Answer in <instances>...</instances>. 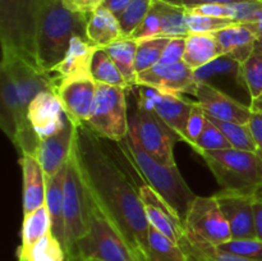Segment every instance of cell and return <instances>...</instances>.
<instances>
[{
  "mask_svg": "<svg viewBox=\"0 0 262 261\" xmlns=\"http://www.w3.org/2000/svg\"><path fill=\"white\" fill-rule=\"evenodd\" d=\"M73 125V153L92 201L119 230L138 258L147 261L150 224L138 186L129 178L104 138L86 123Z\"/></svg>",
  "mask_w": 262,
  "mask_h": 261,
  "instance_id": "cell-1",
  "label": "cell"
},
{
  "mask_svg": "<svg viewBox=\"0 0 262 261\" xmlns=\"http://www.w3.org/2000/svg\"><path fill=\"white\" fill-rule=\"evenodd\" d=\"M89 17L67 9L63 0L41 2L36 30V60L43 72L49 73L63 60L74 36L86 37Z\"/></svg>",
  "mask_w": 262,
  "mask_h": 261,
  "instance_id": "cell-2",
  "label": "cell"
},
{
  "mask_svg": "<svg viewBox=\"0 0 262 261\" xmlns=\"http://www.w3.org/2000/svg\"><path fill=\"white\" fill-rule=\"evenodd\" d=\"M118 147L143 183L155 189L184 220L189 205L196 194L192 192L177 165H166L151 156L129 129L127 137L119 141Z\"/></svg>",
  "mask_w": 262,
  "mask_h": 261,
  "instance_id": "cell-3",
  "label": "cell"
},
{
  "mask_svg": "<svg viewBox=\"0 0 262 261\" xmlns=\"http://www.w3.org/2000/svg\"><path fill=\"white\" fill-rule=\"evenodd\" d=\"M42 0H0L3 54H14L37 66L36 30Z\"/></svg>",
  "mask_w": 262,
  "mask_h": 261,
  "instance_id": "cell-4",
  "label": "cell"
},
{
  "mask_svg": "<svg viewBox=\"0 0 262 261\" xmlns=\"http://www.w3.org/2000/svg\"><path fill=\"white\" fill-rule=\"evenodd\" d=\"M200 155L222 189L255 194L262 189V158L257 153L225 148Z\"/></svg>",
  "mask_w": 262,
  "mask_h": 261,
  "instance_id": "cell-5",
  "label": "cell"
},
{
  "mask_svg": "<svg viewBox=\"0 0 262 261\" xmlns=\"http://www.w3.org/2000/svg\"><path fill=\"white\" fill-rule=\"evenodd\" d=\"M94 215V201L82 179L72 146L64 182V248L68 257L76 255L79 241L89 233Z\"/></svg>",
  "mask_w": 262,
  "mask_h": 261,
  "instance_id": "cell-6",
  "label": "cell"
},
{
  "mask_svg": "<svg viewBox=\"0 0 262 261\" xmlns=\"http://www.w3.org/2000/svg\"><path fill=\"white\" fill-rule=\"evenodd\" d=\"M127 92L123 87L96 83V96L86 124L104 140L119 142L129 133Z\"/></svg>",
  "mask_w": 262,
  "mask_h": 261,
  "instance_id": "cell-7",
  "label": "cell"
},
{
  "mask_svg": "<svg viewBox=\"0 0 262 261\" xmlns=\"http://www.w3.org/2000/svg\"><path fill=\"white\" fill-rule=\"evenodd\" d=\"M73 257L96 261H141L119 230L95 204L91 227L79 241Z\"/></svg>",
  "mask_w": 262,
  "mask_h": 261,
  "instance_id": "cell-8",
  "label": "cell"
},
{
  "mask_svg": "<svg viewBox=\"0 0 262 261\" xmlns=\"http://www.w3.org/2000/svg\"><path fill=\"white\" fill-rule=\"evenodd\" d=\"M129 129L135 133L141 146L156 160L166 165H177L174 143L181 140L159 115L137 105L129 118Z\"/></svg>",
  "mask_w": 262,
  "mask_h": 261,
  "instance_id": "cell-9",
  "label": "cell"
},
{
  "mask_svg": "<svg viewBox=\"0 0 262 261\" xmlns=\"http://www.w3.org/2000/svg\"><path fill=\"white\" fill-rule=\"evenodd\" d=\"M184 227L214 246L233 238L230 225L214 196H196L184 216Z\"/></svg>",
  "mask_w": 262,
  "mask_h": 261,
  "instance_id": "cell-10",
  "label": "cell"
},
{
  "mask_svg": "<svg viewBox=\"0 0 262 261\" xmlns=\"http://www.w3.org/2000/svg\"><path fill=\"white\" fill-rule=\"evenodd\" d=\"M137 105L146 107L161 118L184 142L186 125L193 101H188L178 92L159 90L152 86H136Z\"/></svg>",
  "mask_w": 262,
  "mask_h": 261,
  "instance_id": "cell-11",
  "label": "cell"
},
{
  "mask_svg": "<svg viewBox=\"0 0 262 261\" xmlns=\"http://www.w3.org/2000/svg\"><path fill=\"white\" fill-rule=\"evenodd\" d=\"M138 193L148 224L173 240L174 242L183 246L186 242V227L181 215L148 184H140Z\"/></svg>",
  "mask_w": 262,
  "mask_h": 261,
  "instance_id": "cell-12",
  "label": "cell"
},
{
  "mask_svg": "<svg viewBox=\"0 0 262 261\" xmlns=\"http://www.w3.org/2000/svg\"><path fill=\"white\" fill-rule=\"evenodd\" d=\"M55 94L60 100L67 118L73 124L89 122L96 96V82L92 76L59 82Z\"/></svg>",
  "mask_w": 262,
  "mask_h": 261,
  "instance_id": "cell-13",
  "label": "cell"
},
{
  "mask_svg": "<svg viewBox=\"0 0 262 261\" xmlns=\"http://www.w3.org/2000/svg\"><path fill=\"white\" fill-rule=\"evenodd\" d=\"M152 86L159 90L178 92V94H196L200 81L194 71L184 61L174 64H156L148 71L137 74L136 86Z\"/></svg>",
  "mask_w": 262,
  "mask_h": 261,
  "instance_id": "cell-14",
  "label": "cell"
},
{
  "mask_svg": "<svg viewBox=\"0 0 262 261\" xmlns=\"http://www.w3.org/2000/svg\"><path fill=\"white\" fill-rule=\"evenodd\" d=\"M194 97L205 113L215 119L248 124L253 113L251 106L233 99L209 82H200Z\"/></svg>",
  "mask_w": 262,
  "mask_h": 261,
  "instance_id": "cell-15",
  "label": "cell"
},
{
  "mask_svg": "<svg viewBox=\"0 0 262 261\" xmlns=\"http://www.w3.org/2000/svg\"><path fill=\"white\" fill-rule=\"evenodd\" d=\"M27 119L40 140L59 133L68 122L60 100L54 91L40 92L31 101Z\"/></svg>",
  "mask_w": 262,
  "mask_h": 261,
  "instance_id": "cell-16",
  "label": "cell"
},
{
  "mask_svg": "<svg viewBox=\"0 0 262 261\" xmlns=\"http://www.w3.org/2000/svg\"><path fill=\"white\" fill-rule=\"evenodd\" d=\"M212 196L219 202L223 214L230 225L233 238H255L253 194L222 189Z\"/></svg>",
  "mask_w": 262,
  "mask_h": 261,
  "instance_id": "cell-17",
  "label": "cell"
},
{
  "mask_svg": "<svg viewBox=\"0 0 262 261\" xmlns=\"http://www.w3.org/2000/svg\"><path fill=\"white\" fill-rule=\"evenodd\" d=\"M96 49L97 46L90 42L86 37L74 36L63 60L53 71L49 72L55 82V86L66 79L91 76L92 58Z\"/></svg>",
  "mask_w": 262,
  "mask_h": 261,
  "instance_id": "cell-18",
  "label": "cell"
},
{
  "mask_svg": "<svg viewBox=\"0 0 262 261\" xmlns=\"http://www.w3.org/2000/svg\"><path fill=\"white\" fill-rule=\"evenodd\" d=\"M74 138V125L68 119L66 127L56 135L41 140L36 159L40 161L45 178L55 176L68 161Z\"/></svg>",
  "mask_w": 262,
  "mask_h": 261,
  "instance_id": "cell-19",
  "label": "cell"
},
{
  "mask_svg": "<svg viewBox=\"0 0 262 261\" xmlns=\"http://www.w3.org/2000/svg\"><path fill=\"white\" fill-rule=\"evenodd\" d=\"M23 177V216L45 205L46 178L40 161L32 155H20Z\"/></svg>",
  "mask_w": 262,
  "mask_h": 261,
  "instance_id": "cell-20",
  "label": "cell"
},
{
  "mask_svg": "<svg viewBox=\"0 0 262 261\" xmlns=\"http://www.w3.org/2000/svg\"><path fill=\"white\" fill-rule=\"evenodd\" d=\"M212 35L216 38L223 55H228L239 64L252 55L257 42L256 35L246 23H235Z\"/></svg>",
  "mask_w": 262,
  "mask_h": 261,
  "instance_id": "cell-21",
  "label": "cell"
},
{
  "mask_svg": "<svg viewBox=\"0 0 262 261\" xmlns=\"http://www.w3.org/2000/svg\"><path fill=\"white\" fill-rule=\"evenodd\" d=\"M86 37L97 48H106L110 44L124 38V35L118 17L105 7H101L89 17Z\"/></svg>",
  "mask_w": 262,
  "mask_h": 261,
  "instance_id": "cell-22",
  "label": "cell"
},
{
  "mask_svg": "<svg viewBox=\"0 0 262 261\" xmlns=\"http://www.w3.org/2000/svg\"><path fill=\"white\" fill-rule=\"evenodd\" d=\"M67 164L51 178L46 179V199L45 204L48 206L50 215L51 233L63 243L66 240V229H64V182H66Z\"/></svg>",
  "mask_w": 262,
  "mask_h": 261,
  "instance_id": "cell-23",
  "label": "cell"
},
{
  "mask_svg": "<svg viewBox=\"0 0 262 261\" xmlns=\"http://www.w3.org/2000/svg\"><path fill=\"white\" fill-rule=\"evenodd\" d=\"M223 55L212 33H189L186 37L183 61L193 71L202 68Z\"/></svg>",
  "mask_w": 262,
  "mask_h": 261,
  "instance_id": "cell-24",
  "label": "cell"
},
{
  "mask_svg": "<svg viewBox=\"0 0 262 261\" xmlns=\"http://www.w3.org/2000/svg\"><path fill=\"white\" fill-rule=\"evenodd\" d=\"M51 230L50 215H49L48 206L42 205L38 209L31 214L23 216L22 232H20V242L19 247L17 250V257H27L30 258L31 251L33 246L41 240L45 234H48Z\"/></svg>",
  "mask_w": 262,
  "mask_h": 261,
  "instance_id": "cell-25",
  "label": "cell"
},
{
  "mask_svg": "<svg viewBox=\"0 0 262 261\" xmlns=\"http://www.w3.org/2000/svg\"><path fill=\"white\" fill-rule=\"evenodd\" d=\"M115 66L123 74L130 89L136 87L137 72H136V53L137 41L130 37H124L104 48Z\"/></svg>",
  "mask_w": 262,
  "mask_h": 261,
  "instance_id": "cell-26",
  "label": "cell"
},
{
  "mask_svg": "<svg viewBox=\"0 0 262 261\" xmlns=\"http://www.w3.org/2000/svg\"><path fill=\"white\" fill-rule=\"evenodd\" d=\"M147 261H189V253L184 246L174 242L150 225Z\"/></svg>",
  "mask_w": 262,
  "mask_h": 261,
  "instance_id": "cell-27",
  "label": "cell"
},
{
  "mask_svg": "<svg viewBox=\"0 0 262 261\" xmlns=\"http://www.w3.org/2000/svg\"><path fill=\"white\" fill-rule=\"evenodd\" d=\"M183 246L187 250V252L192 257L196 258L197 261H260L220 250L219 247L211 245L207 241L202 240L201 237L194 234L193 232L187 229L186 242H184Z\"/></svg>",
  "mask_w": 262,
  "mask_h": 261,
  "instance_id": "cell-28",
  "label": "cell"
},
{
  "mask_svg": "<svg viewBox=\"0 0 262 261\" xmlns=\"http://www.w3.org/2000/svg\"><path fill=\"white\" fill-rule=\"evenodd\" d=\"M91 76L96 83L123 87L127 91L132 90L104 48H97L95 51L91 64Z\"/></svg>",
  "mask_w": 262,
  "mask_h": 261,
  "instance_id": "cell-29",
  "label": "cell"
},
{
  "mask_svg": "<svg viewBox=\"0 0 262 261\" xmlns=\"http://www.w3.org/2000/svg\"><path fill=\"white\" fill-rule=\"evenodd\" d=\"M161 15L160 37H187L189 28L187 25V12L184 7L168 4L155 0Z\"/></svg>",
  "mask_w": 262,
  "mask_h": 261,
  "instance_id": "cell-30",
  "label": "cell"
},
{
  "mask_svg": "<svg viewBox=\"0 0 262 261\" xmlns=\"http://www.w3.org/2000/svg\"><path fill=\"white\" fill-rule=\"evenodd\" d=\"M237 81L247 90L251 100L262 95V53L255 50L245 63L241 64Z\"/></svg>",
  "mask_w": 262,
  "mask_h": 261,
  "instance_id": "cell-31",
  "label": "cell"
},
{
  "mask_svg": "<svg viewBox=\"0 0 262 261\" xmlns=\"http://www.w3.org/2000/svg\"><path fill=\"white\" fill-rule=\"evenodd\" d=\"M168 41V37H154L137 41V53H136L137 74L148 71L154 66L160 63Z\"/></svg>",
  "mask_w": 262,
  "mask_h": 261,
  "instance_id": "cell-32",
  "label": "cell"
},
{
  "mask_svg": "<svg viewBox=\"0 0 262 261\" xmlns=\"http://www.w3.org/2000/svg\"><path fill=\"white\" fill-rule=\"evenodd\" d=\"M207 118L220 128V130L224 133L225 137L230 142V145L233 146V148L251 151V153H257V146H256L255 140H253L250 125L238 124V123L227 122V120H219L209 117V115H207Z\"/></svg>",
  "mask_w": 262,
  "mask_h": 261,
  "instance_id": "cell-33",
  "label": "cell"
},
{
  "mask_svg": "<svg viewBox=\"0 0 262 261\" xmlns=\"http://www.w3.org/2000/svg\"><path fill=\"white\" fill-rule=\"evenodd\" d=\"M155 0H132L124 12L118 18L122 27L124 37H130L132 33L140 27L141 23L145 20Z\"/></svg>",
  "mask_w": 262,
  "mask_h": 261,
  "instance_id": "cell-34",
  "label": "cell"
},
{
  "mask_svg": "<svg viewBox=\"0 0 262 261\" xmlns=\"http://www.w3.org/2000/svg\"><path fill=\"white\" fill-rule=\"evenodd\" d=\"M68 255L63 243L50 232L43 235L31 251V261H66Z\"/></svg>",
  "mask_w": 262,
  "mask_h": 261,
  "instance_id": "cell-35",
  "label": "cell"
},
{
  "mask_svg": "<svg viewBox=\"0 0 262 261\" xmlns=\"http://www.w3.org/2000/svg\"><path fill=\"white\" fill-rule=\"evenodd\" d=\"M192 148L200 155L204 151L225 150V148H233V146L230 145L224 133L220 130V128L214 124L206 115V124L204 130Z\"/></svg>",
  "mask_w": 262,
  "mask_h": 261,
  "instance_id": "cell-36",
  "label": "cell"
},
{
  "mask_svg": "<svg viewBox=\"0 0 262 261\" xmlns=\"http://www.w3.org/2000/svg\"><path fill=\"white\" fill-rule=\"evenodd\" d=\"M220 250L262 261V240L260 238H232L223 245L216 246Z\"/></svg>",
  "mask_w": 262,
  "mask_h": 261,
  "instance_id": "cell-37",
  "label": "cell"
},
{
  "mask_svg": "<svg viewBox=\"0 0 262 261\" xmlns=\"http://www.w3.org/2000/svg\"><path fill=\"white\" fill-rule=\"evenodd\" d=\"M235 23L237 22L232 19L192 14V13L187 12V25H188L189 33H214L220 30H224L229 26L235 25Z\"/></svg>",
  "mask_w": 262,
  "mask_h": 261,
  "instance_id": "cell-38",
  "label": "cell"
},
{
  "mask_svg": "<svg viewBox=\"0 0 262 261\" xmlns=\"http://www.w3.org/2000/svg\"><path fill=\"white\" fill-rule=\"evenodd\" d=\"M241 64L235 61L234 59L229 58L228 55H222L217 59H215L211 63L206 64L202 68L194 71L197 79L200 82H207V79L216 74H229L234 73L238 76V71H239Z\"/></svg>",
  "mask_w": 262,
  "mask_h": 261,
  "instance_id": "cell-39",
  "label": "cell"
},
{
  "mask_svg": "<svg viewBox=\"0 0 262 261\" xmlns=\"http://www.w3.org/2000/svg\"><path fill=\"white\" fill-rule=\"evenodd\" d=\"M205 124H206V113H205V110L202 109L199 102L193 101L188 120H187L184 142L188 143L191 147H193V145L201 136L202 130H204Z\"/></svg>",
  "mask_w": 262,
  "mask_h": 261,
  "instance_id": "cell-40",
  "label": "cell"
},
{
  "mask_svg": "<svg viewBox=\"0 0 262 261\" xmlns=\"http://www.w3.org/2000/svg\"><path fill=\"white\" fill-rule=\"evenodd\" d=\"M161 35V15L160 10H159L156 2L154 3L152 9L147 14L140 27L132 33L130 38L136 41L146 40V38H154V37H160Z\"/></svg>",
  "mask_w": 262,
  "mask_h": 261,
  "instance_id": "cell-41",
  "label": "cell"
},
{
  "mask_svg": "<svg viewBox=\"0 0 262 261\" xmlns=\"http://www.w3.org/2000/svg\"><path fill=\"white\" fill-rule=\"evenodd\" d=\"M186 10L192 14L225 18V19H232L237 22V12H235L234 4H202L197 5V7L187 8Z\"/></svg>",
  "mask_w": 262,
  "mask_h": 261,
  "instance_id": "cell-42",
  "label": "cell"
},
{
  "mask_svg": "<svg viewBox=\"0 0 262 261\" xmlns=\"http://www.w3.org/2000/svg\"><path fill=\"white\" fill-rule=\"evenodd\" d=\"M184 51H186V37L169 38L160 59V64H174L183 61Z\"/></svg>",
  "mask_w": 262,
  "mask_h": 261,
  "instance_id": "cell-43",
  "label": "cell"
},
{
  "mask_svg": "<svg viewBox=\"0 0 262 261\" xmlns=\"http://www.w3.org/2000/svg\"><path fill=\"white\" fill-rule=\"evenodd\" d=\"M105 0H63V4L67 9L79 14L91 15L99 8L104 5Z\"/></svg>",
  "mask_w": 262,
  "mask_h": 261,
  "instance_id": "cell-44",
  "label": "cell"
},
{
  "mask_svg": "<svg viewBox=\"0 0 262 261\" xmlns=\"http://www.w3.org/2000/svg\"><path fill=\"white\" fill-rule=\"evenodd\" d=\"M250 129L252 132L253 140L257 146V154L262 158V114L261 113L253 112L251 119L248 122Z\"/></svg>",
  "mask_w": 262,
  "mask_h": 261,
  "instance_id": "cell-45",
  "label": "cell"
},
{
  "mask_svg": "<svg viewBox=\"0 0 262 261\" xmlns=\"http://www.w3.org/2000/svg\"><path fill=\"white\" fill-rule=\"evenodd\" d=\"M253 219H255L256 237L262 240V189L253 194Z\"/></svg>",
  "mask_w": 262,
  "mask_h": 261,
  "instance_id": "cell-46",
  "label": "cell"
},
{
  "mask_svg": "<svg viewBox=\"0 0 262 261\" xmlns=\"http://www.w3.org/2000/svg\"><path fill=\"white\" fill-rule=\"evenodd\" d=\"M130 2H132V0H105V3L102 7H105L106 9H109L110 12L115 15V17L119 18L120 14L124 12L125 8L129 5Z\"/></svg>",
  "mask_w": 262,
  "mask_h": 261,
  "instance_id": "cell-47",
  "label": "cell"
},
{
  "mask_svg": "<svg viewBox=\"0 0 262 261\" xmlns=\"http://www.w3.org/2000/svg\"><path fill=\"white\" fill-rule=\"evenodd\" d=\"M247 2V0H182V7L192 8L202 4H235V3Z\"/></svg>",
  "mask_w": 262,
  "mask_h": 261,
  "instance_id": "cell-48",
  "label": "cell"
},
{
  "mask_svg": "<svg viewBox=\"0 0 262 261\" xmlns=\"http://www.w3.org/2000/svg\"><path fill=\"white\" fill-rule=\"evenodd\" d=\"M246 25L252 30V32L255 33L256 37H257V41L262 40V9L258 12V14L256 15L253 22L246 23Z\"/></svg>",
  "mask_w": 262,
  "mask_h": 261,
  "instance_id": "cell-49",
  "label": "cell"
},
{
  "mask_svg": "<svg viewBox=\"0 0 262 261\" xmlns=\"http://www.w3.org/2000/svg\"><path fill=\"white\" fill-rule=\"evenodd\" d=\"M250 106H251V109H252V112L262 113V95H260L257 99L251 100Z\"/></svg>",
  "mask_w": 262,
  "mask_h": 261,
  "instance_id": "cell-50",
  "label": "cell"
},
{
  "mask_svg": "<svg viewBox=\"0 0 262 261\" xmlns=\"http://www.w3.org/2000/svg\"><path fill=\"white\" fill-rule=\"evenodd\" d=\"M160 2L168 3V4H173V5H179V7H182V0H160Z\"/></svg>",
  "mask_w": 262,
  "mask_h": 261,
  "instance_id": "cell-51",
  "label": "cell"
},
{
  "mask_svg": "<svg viewBox=\"0 0 262 261\" xmlns=\"http://www.w3.org/2000/svg\"><path fill=\"white\" fill-rule=\"evenodd\" d=\"M255 50L258 51V53H262V40H258L257 42H256Z\"/></svg>",
  "mask_w": 262,
  "mask_h": 261,
  "instance_id": "cell-52",
  "label": "cell"
},
{
  "mask_svg": "<svg viewBox=\"0 0 262 261\" xmlns=\"http://www.w3.org/2000/svg\"><path fill=\"white\" fill-rule=\"evenodd\" d=\"M71 258L73 261H87V260H84V258H82V257H71Z\"/></svg>",
  "mask_w": 262,
  "mask_h": 261,
  "instance_id": "cell-53",
  "label": "cell"
},
{
  "mask_svg": "<svg viewBox=\"0 0 262 261\" xmlns=\"http://www.w3.org/2000/svg\"><path fill=\"white\" fill-rule=\"evenodd\" d=\"M18 258V261H31L30 258H27V257H17Z\"/></svg>",
  "mask_w": 262,
  "mask_h": 261,
  "instance_id": "cell-54",
  "label": "cell"
},
{
  "mask_svg": "<svg viewBox=\"0 0 262 261\" xmlns=\"http://www.w3.org/2000/svg\"><path fill=\"white\" fill-rule=\"evenodd\" d=\"M189 261H197V260H194V258H193V257H192V256H191V255H189Z\"/></svg>",
  "mask_w": 262,
  "mask_h": 261,
  "instance_id": "cell-55",
  "label": "cell"
},
{
  "mask_svg": "<svg viewBox=\"0 0 262 261\" xmlns=\"http://www.w3.org/2000/svg\"><path fill=\"white\" fill-rule=\"evenodd\" d=\"M66 261H73V260H72L71 257H67V260H66Z\"/></svg>",
  "mask_w": 262,
  "mask_h": 261,
  "instance_id": "cell-56",
  "label": "cell"
},
{
  "mask_svg": "<svg viewBox=\"0 0 262 261\" xmlns=\"http://www.w3.org/2000/svg\"><path fill=\"white\" fill-rule=\"evenodd\" d=\"M84 260H86V258H84ZM87 261H96V260H87Z\"/></svg>",
  "mask_w": 262,
  "mask_h": 261,
  "instance_id": "cell-57",
  "label": "cell"
},
{
  "mask_svg": "<svg viewBox=\"0 0 262 261\" xmlns=\"http://www.w3.org/2000/svg\"><path fill=\"white\" fill-rule=\"evenodd\" d=\"M260 2H262V0H260Z\"/></svg>",
  "mask_w": 262,
  "mask_h": 261,
  "instance_id": "cell-58",
  "label": "cell"
},
{
  "mask_svg": "<svg viewBox=\"0 0 262 261\" xmlns=\"http://www.w3.org/2000/svg\"><path fill=\"white\" fill-rule=\"evenodd\" d=\"M194 260H196V258H194Z\"/></svg>",
  "mask_w": 262,
  "mask_h": 261,
  "instance_id": "cell-59",
  "label": "cell"
},
{
  "mask_svg": "<svg viewBox=\"0 0 262 261\" xmlns=\"http://www.w3.org/2000/svg\"><path fill=\"white\" fill-rule=\"evenodd\" d=\"M261 114H262V113H261Z\"/></svg>",
  "mask_w": 262,
  "mask_h": 261,
  "instance_id": "cell-60",
  "label": "cell"
}]
</instances>
